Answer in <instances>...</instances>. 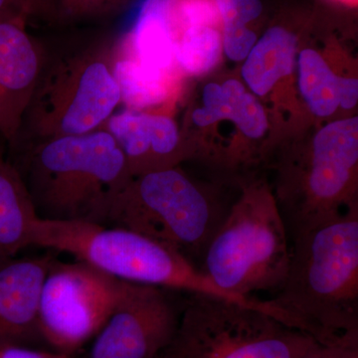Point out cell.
Masks as SVG:
<instances>
[{
    "instance_id": "16",
    "label": "cell",
    "mask_w": 358,
    "mask_h": 358,
    "mask_svg": "<svg viewBox=\"0 0 358 358\" xmlns=\"http://www.w3.org/2000/svg\"><path fill=\"white\" fill-rule=\"evenodd\" d=\"M113 69L121 92L122 109L150 112L171 99L174 76L145 69L114 52Z\"/></svg>"
},
{
    "instance_id": "4",
    "label": "cell",
    "mask_w": 358,
    "mask_h": 358,
    "mask_svg": "<svg viewBox=\"0 0 358 358\" xmlns=\"http://www.w3.org/2000/svg\"><path fill=\"white\" fill-rule=\"evenodd\" d=\"M114 41L103 40L54 58L48 54L13 150L33 141L103 128L122 107L113 69Z\"/></svg>"
},
{
    "instance_id": "29",
    "label": "cell",
    "mask_w": 358,
    "mask_h": 358,
    "mask_svg": "<svg viewBox=\"0 0 358 358\" xmlns=\"http://www.w3.org/2000/svg\"><path fill=\"white\" fill-rule=\"evenodd\" d=\"M73 358H78L77 357H73Z\"/></svg>"
},
{
    "instance_id": "24",
    "label": "cell",
    "mask_w": 358,
    "mask_h": 358,
    "mask_svg": "<svg viewBox=\"0 0 358 358\" xmlns=\"http://www.w3.org/2000/svg\"><path fill=\"white\" fill-rule=\"evenodd\" d=\"M77 357V355H76ZM45 348H23L0 343V358H73Z\"/></svg>"
},
{
    "instance_id": "13",
    "label": "cell",
    "mask_w": 358,
    "mask_h": 358,
    "mask_svg": "<svg viewBox=\"0 0 358 358\" xmlns=\"http://www.w3.org/2000/svg\"><path fill=\"white\" fill-rule=\"evenodd\" d=\"M103 129L121 148L131 176L173 167L180 155L178 128L169 115L122 109Z\"/></svg>"
},
{
    "instance_id": "8",
    "label": "cell",
    "mask_w": 358,
    "mask_h": 358,
    "mask_svg": "<svg viewBox=\"0 0 358 358\" xmlns=\"http://www.w3.org/2000/svg\"><path fill=\"white\" fill-rule=\"evenodd\" d=\"M358 120H341L320 129L310 154L288 171L282 196L294 235L338 217L355 205Z\"/></svg>"
},
{
    "instance_id": "17",
    "label": "cell",
    "mask_w": 358,
    "mask_h": 358,
    "mask_svg": "<svg viewBox=\"0 0 358 358\" xmlns=\"http://www.w3.org/2000/svg\"><path fill=\"white\" fill-rule=\"evenodd\" d=\"M162 8L176 44V61L179 69L188 75L208 72L220 58L222 36L216 25H183Z\"/></svg>"
},
{
    "instance_id": "3",
    "label": "cell",
    "mask_w": 358,
    "mask_h": 358,
    "mask_svg": "<svg viewBox=\"0 0 358 358\" xmlns=\"http://www.w3.org/2000/svg\"><path fill=\"white\" fill-rule=\"evenodd\" d=\"M32 246L71 254L121 281L243 303L178 252L124 228L39 219Z\"/></svg>"
},
{
    "instance_id": "23",
    "label": "cell",
    "mask_w": 358,
    "mask_h": 358,
    "mask_svg": "<svg viewBox=\"0 0 358 358\" xmlns=\"http://www.w3.org/2000/svg\"><path fill=\"white\" fill-rule=\"evenodd\" d=\"M301 358H358V345H320L317 343Z\"/></svg>"
},
{
    "instance_id": "5",
    "label": "cell",
    "mask_w": 358,
    "mask_h": 358,
    "mask_svg": "<svg viewBox=\"0 0 358 358\" xmlns=\"http://www.w3.org/2000/svg\"><path fill=\"white\" fill-rule=\"evenodd\" d=\"M202 272L228 293L258 299L282 288L291 262L287 224L267 190H247L205 250Z\"/></svg>"
},
{
    "instance_id": "1",
    "label": "cell",
    "mask_w": 358,
    "mask_h": 358,
    "mask_svg": "<svg viewBox=\"0 0 358 358\" xmlns=\"http://www.w3.org/2000/svg\"><path fill=\"white\" fill-rule=\"evenodd\" d=\"M320 345H358V208L294 235L282 288L268 300Z\"/></svg>"
},
{
    "instance_id": "21",
    "label": "cell",
    "mask_w": 358,
    "mask_h": 358,
    "mask_svg": "<svg viewBox=\"0 0 358 358\" xmlns=\"http://www.w3.org/2000/svg\"><path fill=\"white\" fill-rule=\"evenodd\" d=\"M223 28L244 27L262 13L260 0H214Z\"/></svg>"
},
{
    "instance_id": "2",
    "label": "cell",
    "mask_w": 358,
    "mask_h": 358,
    "mask_svg": "<svg viewBox=\"0 0 358 358\" xmlns=\"http://www.w3.org/2000/svg\"><path fill=\"white\" fill-rule=\"evenodd\" d=\"M14 152L11 162L42 220L105 225L113 199L131 178L105 129L33 141Z\"/></svg>"
},
{
    "instance_id": "20",
    "label": "cell",
    "mask_w": 358,
    "mask_h": 358,
    "mask_svg": "<svg viewBox=\"0 0 358 358\" xmlns=\"http://www.w3.org/2000/svg\"><path fill=\"white\" fill-rule=\"evenodd\" d=\"M61 13L70 18L93 20L115 15L131 0H54Z\"/></svg>"
},
{
    "instance_id": "7",
    "label": "cell",
    "mask_w": 358,
    "mask_h": 358,
    "mask_svg": "<svg viewBox=\"0 0 358 358\" xmlns=\"http://www.w3.org/2000/svg\"><path fill=\"white\" fill-rule=\"evenodd\" d=\"M315 343L262 310L188 294L176 334L159 358H301Z\"/></svg>"
},
{
    "instance_id": "10",
    "label": "cell",
    "mask_w": 358,
    "mask_h": 358,
    "mask_svg": "<svg viewBox=\"0 0 358 358\" xmlns=\"http://www.w3.org/2000/svg\"><path fill=\"white\" fill-rule=\"evenodd\" d=\"M169 289L127 284L126 289L95 338L87 358H159L171 343L181 308Z\"/></svg>"
},
{
    "instance_id": "18",
    "label": "cell",
    "mask_w": 358,
    "mask_h": 358,
    "mask_svg": "<svg viewBox=\"0 0 358 358\" xmlns=\"http://www.w3.org/2000/svg\"><path fill=\"white\" fill-rule=\"evenodd\" d=\"M299 85L313 114L333 115L339 106V77L317 51L305 49L299 57Z\"/></svg>"
},
{
    "instance_id": "22",
    "label": "cell",
    "mask_w": 358,
    "mask_h": 358,
    "mask_svg": "<svg viewBox=\"0 0 358 358\" xmlns=\"http://www.w3.org/2000/svg\"><path fill=\"white\" fill-rule=\"evenodd\" d=\"M255 33L247 28H223L222 46L227 57L232 61L244 60L256 44Z\"/></svg>"
},
{
    "instance_id": "9",
    "label": "cell",
    "mask_w": 358,
    "mask_h": 358,
    "mask_svg": "<svg viewBox=\"0 0 358 358\" xmlns=\"http://www.w3.org/2000/svg\"><path fill=\"white\" fill-rule=\"evenodd\" d=\"M127 284L82 261H54L39 306L47 350L76 357L109 319Z\"/></svg>"
},
{
    "instance_id": "28",
    "label": "cell",
    "mask_w": 358,
    "mask_h": 358,
    "mask_svg": "<svg viewBox=\"0 0 358 358\" xmlns=\"http://www.w3.org/2000/svg\"><path fill=\"white\" fill-rule=\"evenodd\" d=\"M338 1L343 2L346 4H357V0H338Z\"/></svg>"
},
{
    "instance_id": "25",
    "label": "cell",
    "mask_w": 358,
    "mask_h": 358,
    "mask_svg": "<svg viewBox=\"0 0 358 358\" xmlns=\"http://www.w3.org/2000/svg\"><path fill=\"white\" fill-rule=\"evenodd\" d=\"M358 81L352 78H339V105L343 109L350 110L357 105Z\"/></svg>"
},
{
    "instance_id": "14",
    "label": "cell",
    "mask_w": 358,
    "mask_h": 358,
    "mask_svg": "<svg viewBox=\"0 0 358 358\" xmlns=\"http://www.w3.org/2000/svg\"><path fill=\"white\" fill-rule=\"evenodd\" d=\"M39 219L17 169L0 152V261L32 246Z\"/></svg>"
},
{
    "instance_id": "27",
    "label": "cell",
    "mask_w": 358,
    "mask_h": 358,
    "mask_svg": "<svg viewBox=\"0 0 358 358\" xmlns=\"http://www.w3.org/2000/svg\"><path fill=\"white\" fill-rule=\"evenodd\" d=\"M24 2L30 15H33L45 6L46 0H24Z\"/></svg>"
},
{
    "instance_id": "26",
    "label": "cell",
    "mask_w": 358,
    "mask_h": 358,
    "mask_svg": "<svg viewBox=\"0 0 358 358\" xmlns=\"http://www.w3.org/2000/svg\"><path fill=\"white\" fill-rule=\"evenodd\" d=\"M20 15L30 16L24 0H0V21Z\"/></svg>"
},
{
    "instance_id": "11",
    "label": "cell",
    "mask_w": 358,
    "mask_h": 358,
    "mask_svg": "<svg viewBox=\"0 0 358 358\" xmlns=\"http://www.w3.org/2000/svg\"><path fill=\"white\" fill-rule=\"evenodd\" d=\"M27 16L0 21V136L14 150L48 53L28 32Z\"/></svg>"
},
{
    "instance_id": "15",
    "label": "cell",
    "mask_w": 358,
    "mask_h": 358,
    "mask_svg": "<svg viewBox=\"0 0 358 358\" xmlns=\"http://www.w3.org/2000/svg\"><path fill=\"white\" fill-rule=\"evenodd\" d=\"M296 38L282 27L268 29L247 56L242 77L257 96H264L293 72Z\"/></svg>"
},
{
    "instance_id": "12",
    "label": "cell",
    "mask_w": 358,
    "mask_h": 358,
    "mask_svg": "<svg viewBox=\"0 0 358 358\" xmlns=\"http://www.w3.org/2000/svg\"><path fill=\"white\" fill-rule=\"evenodd\" d=\"M52 257H13L0 261V343L45 348L39 306Z\"/></svg>"
},
{
    "instance_id": "19",
    "label": "cell",
    "mask_w": 358,
    "mask_h": 358,
    "mask_svg": "<svg viewBox=\"0 0 358 358\" xmlns=\"http://www.w3.org/2000/svg\"><path fill=\"white\" fill-rule=\"evenodd\" d=\"M227 119L237 124L240 131L250 138H259L268 129L267 117L255 96L245 91L237 80L226 82L223 86Z\"/></svg>"
},
{
    "instance_id": "6",
    "label": "cell",
    "mask_w": 358,
    "mask_h": 358,
    "mask_svg": "<svg viewBox=\"0 0 358 358\" xmlns=\"http://www.w3.org/2000/svg\"><path fill=\"white\" fill-rule=\"evenodd\" d=\"M227 212L182 171L167 167L131 176L113 199L103 226L134 231L195 264Z\"/></svg>"
}]
</instances>
